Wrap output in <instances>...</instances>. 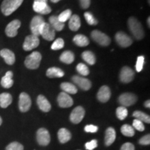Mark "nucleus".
Returning a JSON list of instances; mask_svg holds the SVG:
<instances>
[{
	"label": "nucleus",
	"instance_id": "38",
	"mask_svg": "<svg viewBox=\"0 0 150 150\" xmlns=\"http://www.w3.org/2000/svg\"><path fill=\"white\" fill-rule=\"evenodd\" d=\"M64 40L62 38H58L56 39V40L53 42V44L52 45L51 48L52 50H61L62 48L64 47Z\"/></svg>",
	"mask_w": 150,
	"mask_h": 150
},
{
	"label": "nucleus",
	"instance_id": "36",
	"mask_svg": "<svg viewBox=\"0 0 150 150\" xmlns=\"http://www.w3.org/2000/svg\"><path fill=\"white\" fill-rule=\"evenodd\" d=\"M76 70L82 76H87L90 73L89 68L84 63H79L76 65Z\"/></svg>",
	"mask_w": 150,
	"mask_h": 150
},
{
	"label": "nucleus",
	"instance_id": "25",
	"mask_svg": "<svg viewBox=\"0 0 150 150\" xmlns=\"http://www.w3.org/2000/svg\"><path fill=\"white\" fill-rule=\"evenodd\" d=\"M13 101V97L11 94L4 93L0 94V106L3 108H7L11 105Z\"/></svg>",
	"mask_w": 150,
	"mask_h": 150
},
{
	"label": "nucleus",
	"instance_id": "10",
	"mask_svg": "<svg viewBox=\"0 0 150 150\" xmlns=\"http://www.w3.org/2000/svg\"><path fill=\"white\" fill-rule=\"evenodd\" d=\"M115 38L117 44L122 47H128L133 43L131 38L123 31H118L115 34Z\"/></svg>",
	"mask_w": 150,
	"mask_h": 150
},
{
	"label": "nucleus",
	"instance_id": "1",
	"mask_svg": "<svg viewBox=\"0 0 150 150\" xmlns=\"http://www.w3.org/2000/svg\"><path fill=\"white\" fill-rule=\"evenodd\" d=\"M129 29L131 33L137 40H141L145 36L143 29L140 22L134 17H131L128 20Z\"/></svg>",
	"mask_w": 150,
	"mask_h": 150
},
{
	"label": "nucleus",
	"instance_id": "31",
	"mask_svg": "<svg viewBox=\"0 0 150 150\" xmlns=\"http://www.w3.org/2000/svg\"><path fill=\"white\" fill-rule=\"evenodd\" d=\"M82 59L89 65H93L96 63V57L93 52L91 51H85L81 54Z\"/></svg>",
	"mask_w": 150,
	"mask_h": 150
},
{
	"label": "nucleus",
	"instance_id": "35",
	"mask_svg": "<svg viewBox=\"0 0 150 150\" xmlns=\"http://www.w3.org/2000/svg\"><path fill=\"white\" fill-rule=\"evenodd\" d=\"M71 16H72V11L70 9H67V10L62 12L57 18L60 22L62 23H65L67 20H70Z\"/></svg>",
	"mask_w": 150,
	"mask_h": 150
},
{
	"label": "nucleus",
	"instance_id": "41",
	"mask_svg": "<svg viewBox=\"0 0 150 150\" xmlns=\"http://www.w3.org/2000/svg\"><path fill=\"white\" fill-rule=\"evenodd\" d=\"M133 127L139 131H143L145 130V126H144L143 122L137 119H135L133 121Z\"/></svg>",
	"mask_w": 150,
	"mask_h": 150
},
{
	"label": "nucleus",
	"instance_id": "11",
	"mask_svg": "<svg viewBox=\"0 0 150 150\" xmlns=\"http://www.w3.org/2000/svg\"><path fill=\"white\" fill-rule=\"evenodd\" d=\"M36 139L39 145L42 146H47L50 144L51 140L49 131L45 128L39 129L36 134Z\"/></svg>",
	"mask_w": 150,
	"mask_h": 150
},
{
	"label": "nucleus",
	"instance_id": "39",
	"mask_svg": "<svg viewBox=\"0 0 150 150\" xmlns=\"http://www.w3.org/2000/svg\"><path fill=\"white\" fill-rule=\"evenodd\" d=\"M6 150H24V147L18 142H13L7 146Z\"/></svg>",
	"mask_w": 150,
	"mask_h": 150
},
{
	"label": "nucleus",
	"instance_id": "37",
	"mask_svg": "<svg viewBox=\"0 0 150 150\" xmlns=\"http://www.w3.org/2000/svg\"><path fill=\"white\" fill-rule=\"evenodd\" d=\"M84 18H85L86 22H88V24L90 25H97L98 24V21L94 18L93 15L90 12H86L84 13Z\"/></svg>",
	"mask_w": 150,
	"mask_h": 150
},
{
	"label": "nucleus",
	"instance_id": "28",
	"mask_svg": "<svg viewBox=\"0 0 150 150\" xmlns=\"http://www.w3.org/2000/svg\"><path fill=\"white\" fill-rule=\"evenodd\" d=\"M60 61L65 64H71L74 61V55L71 51H65L60 56Z\"/></svg>",
	"mask_w": 150,
	"mask_h": 150
},
{
	"label": "nucleus",
	"instance_id": "42",
	"mask_svg": "<svg viewBox=\"0 0 150 150\" xmlns=\"http://www.w3.org/2000/svg\"><path fill=\"white\" fill-rule=\"evenodd\" d=\"M85 147L88 150H93L97 147V140H92L91 141L86 142Z\"/></svg>",
	"mask_w": 150,
	"mask_h": 150
},
{
	"label": "nucleus",
	"instance_id": "47",
	"mask_svg": "<svg viewBox=\"0 0 150 150\" xmlns=\"http://www.w3.org/2000/svg\"><path fill=\"white\" fill-rule=\"evenodd\" d=\"M145 106L146 108H150V101L149 100V99H148L147 101H146V102H145Z\"/></svg>",
	"mask_w": 150,
	"mask_h": 150
},
{
	"label": "nucleus",
	"instance_id": "43",
	"mask_svg": "<svg viewBox=\"0 0 150 150\" xmlns=\"http://www.w3.org/2000/svg\"><path fill=\"white\" fill-rule=\"evenodd\" d=\"M139 143L142 145H148L150 144V135L147 134L142 137L139 140Z\"/></svg>",
	"mask_w": 150,
	"mask_h": 150
},
{
	"label": "nucleus",
	"instance_id": "30",
	"mask_svg": "<svg viewBox=\"0 0 150 150\" xmlns=\"http://www.w3.org/2000/svg\"><path fill=\"white\" fill-rule=\"evenodd\" d=\"M61 88L63 90V92L67 94H76L77 93V88L74 84L68 83V82H64L61 84Z\"/></svg>",
	"mask_w": 150,
	"mask_h": 150
},
{
	"label": "nucleus",
	"instance_id": "8",
	"mask_svg": "<svg viewBox=\"0 0 150 150\" xmlns=\"http://www.w3.org/2000/svg\"><path fill=\"white\" fill-rule=\"evenodd\" d=\"M137 100H138V98H137L136 95L129 93L122 94L118 98V102L125 107L132 106V105L136 104Z\"/></svg>",
	"mask_w": 150,
	"mask_h": 150
},
{
	"label": "nucleus",
	"instance_id": "45",
	"mask_svg": "<svg viewBox=\"0 0 150 150\" xmlns=\"http://www.w3.org/2000/svg\"><path fill=\"white\" fill-rule=\"evenodd\" d=\"M120 150H135V147L131 142H126L123 144Z\"/></svg>",
	"mask_w": 150,
	"mask_h": 150
},
{
	"label": "nucleus",
	"instance_id": "21",
	"mask_svg": "<svg viewBox=\"0 0 150 150\" xmlns=\"http://www.w3.org/2000/svg\"><path fill=\"white\" fill-rule=\"evenodd\" d=\"M13 73L11 71H8L4 76L1 78V85L4 88H10L13 85Z\"/></svg>",
	"mask_w": 150,
	"mask_h": 150
},
{
	"label": "nucleus",
	"instance_id": "18",
	"mask_svg": "<svg viewBox=\"0 0 150 150\" xmlns=\"http://www.w3.org/2000/svg\"><path fill=\"white\" fill-rule=\"evenodd\" d=\"M110 95H111V93H110L109 87H108L107 86H103L99 88L97 97L99 102L106 103L110 99Z\"/></svg>",
	"mask_w": 150,
	"mask_h": 150
},
{
	"label": "nucleus",
	"instance_id": "26",
	"mask_svg": "<svg viewBox=\"0 0 150 150\" xmlns=\"http://www.w3.org/2000/svg\"><path fill=\"white\" fill-rule=\"evenodd\" d=\"M81 27V20L79 16L77 15H73L70 18L69 28L72 31H76Z\"/></svg>",
	"mask_w": 150,
	"mask_h": 150
},
{
	"label": "nucleus",
	"instance_id": "17",
	"mask_svg": "<svg viewBox=\"0 0 150 150\" xmlns=\"http://www.w3.org/2000/svg\"><path fill=\"white\" fill-rule=\"evenodd\" d=\"M72 81L77 85L81 89L83 90V91H88L91 89L92 83L91 81L88 79L79 76H74L72 78Z\"/></svg>",
	"mask_w": 150,
	"mask_h": 150
},
{
	"label": "nucleus",
	"instance_id": "20",
	"mask_svg": "<svg viewBox=\"0 0 150 150\" xmlns=\"http://www.w3.org/2000/svg\"><path fill=\"white\" fill-rule=\"evenodd\" d=\"M37 104L40 110L43 112H49L52 108L51 104L45 97L42 95H38L37 98Z\"/></svg>",
	"mask_w": 150,
	"mask_h": 150
},
{
	"label": "nucleus",
	"instance_id": "49",
	"mask_svg": "<svg viewBox=\"0 0 150 150\" xmlns=\"http://www.w3.org/2000/svg\"><path fill=\"white\" fill-rule=\"evenodd\" d=\"M61 1V0H51L52 2H53V3H57V2H59V1Z\"/></svg>",
	"mask_w": 150,
	"mask_h": 150
},
{
	"label": "nucleus",
	"instance_id": "24",
	"mask_svg": "<svg viewBox=\"0 0 150 150\" xmlns=\"http://www.w3.org/2000/svg\"><path fill=\"white\" fill-rule=\"evenodd\" d=\"M58 138L61 143H66L71 139V134L67 129L61 128L58 131Z\"/></svg>",
	"mask_w": 150,
	"mask_h": 150
},
{
	"label": "nucleus",
	"instance_id": "15",
	"mask_svg": "<svg viewBox=\"0 0 150 150\" xmlns=\"http://www.w3.org/2000/svg\"><path fill=\"white\" fill-rule=\"evenodd\" d=\"M85 116V110L82 106H77L72 110L70 116V120L72 123L79 124L82 121Z\"/></svg>",
	"mask_w": 150,
	"mask_h": 150
},
{
	"label": "nucleus",
	"instance_id": "46",
	"mask_svg": "<svg viewBox=\"0 0 150 150\" xmlns=\"http://www.w3.org/2000/svg\"><path fill=\"white\" fill-rule=\"evenodd\" d=\"M80 6L82 8H88L91 5V0H79Z\"/></svg>",
	"mask_w": 150,
	"mask_h": 150
},
{
	"label": "nucleus",
	"instance_id": "5",
	"mask_svg": "<svg viewBox=\"0 0 150 150\" xmlns=\"http://www.w3.org/2000/svg\"><path fill=\"white\" fill-rule=\"evenodd\" d=\"M48 0H34L33 8L35 12L41 15H47L51 13L52 8L47 4Z\"/></svg>",
	"mask_w": 150,
	"mask_h": 150
},
{
	"label": "nucleus",
	"instance_id": "34",
	"mask_svg": "<svg viewBox=\"0 0 150 150\" xmlns=\"http://www.w3.org/2000/svg\"><path fill=\"white\" fill-rule=\"evenodd\" d=\"M116 115L120 120H123L128 115V110L125 106H120L116 109Z\"/></svg>",
	"mask_w": 150,
	"mask_h": 150
},
{
	"label": "nucleus",
	"instance_id": "48",
	"mask_svg": "<svg viewBox=\"0 0 150 150\" xmlns=\"http://www.w3.org/2000/svg\"><path fill=\"white\" fill-rule=\"evenodd\" d=\"M147 24H148V27H149V28L150 27V18H149V17L147 18Z\"/></svg>",
	"mask_w": 150,
	"mask_h": 150
},
{
	"label": "nucleus",
	"instance_id": "32",
	"mask_svg": "<svg viewBox=\"0 0 150 150\" xmlns=\"http://www.w3.org/2000/svg\"><path fill=\"white\" fill-rule=\"evenodd\" d=\"M133 116L134 117H136V119L142 122L145 123H150V117L149 115H148L147 114L145 113V112L140 111V110H136L133 113Z\"/></svg>",
	"mask_w": 150,
	"mask_h": 150
},
{
	"label": "nucleus",
	"instance_id": "23",
	"mask_svg": "<svg viewBox=\"0 0 150 150\" xmlns=\"http://www.w3.org/2000/svg\"><path fill=\"white\" fill-rule=\"evenodd\" d=\"M65 73L59 67H50L47 70L46 75L50 78H61L64 76Z\"/></svg>",
	"mask_w": 150,
	"mask_h": 150
},
{
	"label": "nucleus",
	"instance_id": "9",
	"mask_svg": "<svg viewBox=\"0 0 150 150\" xmlns=\"http://www.w3.org/2000/svg\"><path fill=\"white\" fill-rule=\"evenodd\" d=\"M40 44V40L36 35L31 34L26 37L23 43V49L25 51H31L36 48Z\"/></svg>",
	"mask_w": 150,
	"mask_h": 150
},
{
	"label": "nucleus",
	"instance_id": "7",
	"mask_svg": "<svg viewBox=\"0 0 150 150\" xmlns=\"http://www.w3.org/2000/svg\"><path fill=\"white\" fill-rule=\"evenodd\" d=\"M19 109L22 112H27L31 106V99L26 93H22L19 97Z\"/></svg>",
	"mask_w": 150,
	"mask_h": 150
},
{
	"label": "nucleus",
	"instance_id": "14",
	"mask_svg": "<svg viewBox=\"0 0 150 150\" xmlns=\"http://www.w3.org/2000/svg\"><path fill=\"white\" fill-rule=\"evenodd\" d=\"M21 26V22L19 20H14L6 26L5 29L6 35L8 37L13 38L18 35V30Z\"/></svg>",
	"mask_w": 150,
	"mask_h": 150
},
{
	"label": "nucleus",
	"instance_id": "3",
	"mask_svg": "<svg viewBox=\"0 0 150 150\" xmlns=\"http://www.w3.org/2000/svg\"><path fill=\"white\" fill-rule=\"evenodd\" d=\"M42 56L38 52H33L26 58L24 65L30 70H35L40 66Z\"/></svg>",
	"mask_w": 150,
	"mask_h": 150
},
{
	"label": "nucleus",
	"instance_id": "29",
	"mask_svg": "<svg viewBox=\"0 0 150 150\" xmlns=\"http://www.w3.org/2000/svg\"><path fill=\"white\" fill-rule=\"evenodd\" d=\"M74 42L79 47H86L89 45V40L87 37L81 34L76 35L73 38Z\"/></svg>",
	"mask_w": 150,
	"mask_h": 150
},
{
	"label": "nucleus",
	"instance_id": "13",
	"mask_svg": "<svg viewBox=\"0 0 150 150\" xmlns=\"http://www.w3.org/2000/svg\"><path fill=\"white\" fill-rule=\"evenodd\" d=\"M55 30L50 25V23L45 22V24H43L42 28H41L40 34V35H42V37L45 40L52 41L55 38Z\"/></svg>",
	"mask_w": 150,
	"mask_h": 150
},
{
	"label": "nucleus",
	"instance_id": "40",
	"mask_svg": "<svg viewBox=\"0 0 150 150\" xmlns=\"http://www.w3.org/2000/svg\"><path fill=\"white\" fill-rule=\"evenodd\" d=\"M144 63H145V58H144V56H138V59H137V62L136 65V70L137 72H140L142 70V69H143Z\"/></svg>",
	"mask_w": 150,
	"mask_h": 150
},
{
	"label": "nucleus",
	"instance_id": "2",
	"mask_svg": "<svg viewBox=\"0 0 150 150\" xmlns=\"http://www.w3.org/2000/svg\"><path fill=\"white\" fill-rule=\"evenodd\" d=\"M24 0H4L1 5V11L5 16H8L15 12Z\"/></svg>",
	"mask_w": 150,
	"mask_h": 150
},
{
	"label": "nucleus",
	"instance_id": "12",
	"mask_svg": "<svg viewBox=\"0 0 150 150\" xmlns=\"http://www.w3.org/2000/svg\"><path fill=\"white\" fill-rule=\"evenodd\" d=\"M134 76L135 72L128 66L123 67L120 73V79L122 83H128L132 81Z\"/></svg>",
	"mask_w": 150,
	"mask_h": 150
},
{
	"label": "nucleus",
	"instance_id": "16",
	"mask_svg": "<svg viewBox=\"0 0 150 150\" xmlns=\"http://www.w3.org/2000/svg\"><path fill=\"white\" fill-rule=\"evenodd\" d=\"M58 103L60 107L61 108H69L73 105V99L68 94L62 92L59 95L57 99Z\"/></svg>",
	"mask_w": 150,
	"mask_h": 150
},
{
	"label": "nucleus",
	"instance_id": "4",
	"mask_svg": "<svg viewBox=\"0 0 150 150\" xmlns=\"http://www.w3.org/2000/svg\"><path fill=\"white\" fill-rule=\"evenodd\" d=\"M91 38L93 40L102 46H108L110 44V38L107 35L102 33L99 30H94L91 33Z\"/></svg>",
	"mask_w": 150,
	"mask_h": 150
},
{
	"label": "nucleus",
	"instance_id": "6",
	"mask_svg": "<svg viewBox=\"0 0 150 150\" xmlns=\"http://www.w3.org/2000/svg\"><path fill=\"white\" fill-rule=\"evenodd\" d=\"M45 20L41 16H36L33 17L32 20L30 23V29H31V33L33 35H36L38 37L40 35V32L41 28L42 25L45 24Z\"/></svg>",
	"mask_w": 150,
	"mask_h": 150
},
{
	"label": "nucleus",
	"instance_id": "44",
	"mask_svg": "<svg viewBox=\"0 0 150 150\" xmlns=\"http://www.w3.org/2000/svg\"><path fill=\"white\" fill-rule=\"evenodd\" d=\"M84 130L88 133H96L98 131V127L93 125H88L85 127Z\"/></svg>",
	"mask_w": 150,
	"mask_h": 150
},
{
	"label": "nucleus",
	"instance_id": "22",
	"mask_svg": "<svg viewBox=\"0 0 150 150\" xmlns=\"http://www.w3.org/2000/svg\"><path fill=\"white\" fill-rule=\"evenodd\" d=\"M115 130L112 127H108L106 130V134H105V144H106V145H111L115 140Z\"/></svg>",
	"mask_w": 150,
	"mask_h": 150
},
{
	"label": "nucleus",
	"instance_id": "33",
	"mask_svg": "<svg viewBox=\"0 0 150 150\" xmlns=\"http://www.w3.org/2000/svg\"><path fill=\"white\" fill-rule=\"evenodd\" d=\"M121 132L124 136L127 137H132L135 134L134 127L129 125H124L121 127Z\"/></svg>",
	"mask_w": 150,
	"mask_h": 150
},
{
	"label": "nucleus",
	"instance_id": "19",
	"mask_svg": "<svg viewBox=\"0 0 150 150\" xmlns=\"http://www.w3.org/2000/svg\"><path fill=\"white\" fill-rule=\"evenodd\" d=\"M0 56L4 60L5 63L8 65H13L16 62V56L12 51L8 49H3L0 52Z\"/></svg>",
	"mask_w": 150,
	"mask_h": 150
},
{
	"label": "nucleus",
	"instance_id": "50",
	"mask_svg": "<svg viewBox=\"0 0 150 150\" xmlns=\"http://www.w3.org/2000/svg\"><path fill=\"white\" fill-rule=\"evenodd\" d=\"M1 124H2V119H1V117H0V125H1Z\"/></svg>",
	"mask_w": 150,
	"mask_h": 150
},
{
	"label": "nucleus",
	"instance_id": "27",
	"mask_svg": "<svg viewBox=\"0 0 150 150\" xmlns=\"http://www.w3.org/2000/svg\"><path fill=\"white\" fill-rule=\"evenodd\" d=\"M50 25L56 31H61L65 27V23H62L58 20L57 16H51L49 18Z\"/></svg>",
	"mask_w": 150,
	"mask_h": 150
}]
</instances>
